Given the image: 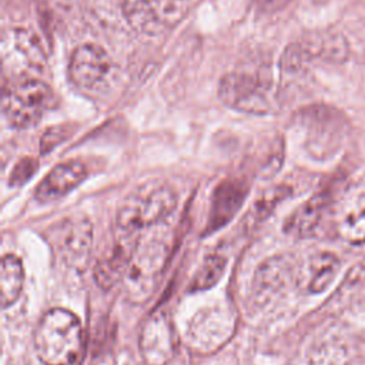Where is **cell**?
Segmentation results:
<instances>
[{"mask_svg": "<svg viewBox=\"0 0 365 365\" xmlns=\"http://www.w3.org/2000/svg\"><path fill=\"white\" fill-rule=\"evenodd\" d=\"M336 232L352 245L365 242V190L355 188L342 198L336 211Z\"/></svg>", "mask_w": 365, "mask_h": 365, "instance_id": "obj_13", "label": "cell"}, {"mask_svg": "<svg viewBox=\"0 0 365 365\" xmlns=\"http://www.w3.org/2000/svg\"><path fill=\"white\" fill-rule=\"evenodd\" d=\"M291 0H261V4L268 10H277L282 6H285Z\"/></svg>", "mask_w": 365, "mask_h": 365, "instance_id": "obj_22", "label": "cell"}, {"mask_svg": "<svg viewBox=\"0 0 365 365\" xmlns=\"http://www.w3.org/2000/svg\"><path fill=\"white\" fill-rule=\"evenodd\" d=\"M67 138V133L64 128L61 127H56V128H50L47 133H44L43 138H41V153H48L50 150H53L57 144H60L63 140Z\"/></svg>", "mask_w": 365, "mask_h": 365, "instance_id": "obj_21", "label": "cell"}, {"mask_svg": "<svg viewBox=\"0 0 365 365\" xmlns=\"http://www.w3.org/2000/svg\"><path fill=\"white\" fill-rule=\"evenodd\" d=\"M284 262L279 258L269 259L257 272L255 277V291L262 295L265 292H271L282 284L281 274L284 272Z\"/></svg>", "mask_w": 365, "mask_h": 365, "instance_id": "obj_19", "label": "cell"}, {"mask_svg": "<svg viewBox=\"0 0 365 365\" xmlns=\"http://www.w3.org/2000/svg\"><path fill=\"white\" fill-rule=\"evenodd\" d=\"M36 171H37V161L34 158H31V157L20 158L14 164L13 171L10 173L9 184L11 187H20L21 184L27 182Z\"/></svg>", "mask_w": 365, "mask_h": 365, "instance_id": "obj_20", "label": "cell"}, {"mask_svg": "<svg viewBox=\"0 0 365 365\" xmlns=\"http://www.w3.org/2000/svg\"><path fill=\"white\" fill-rule=\"evenodd\" d=\"M53 101V91L44 81L29 78L17 83L6 93L3 113L10 125L29 128L41 120Z\"/></svg>", "mask_w": 365, "mask_h": 365, "instance_id": "obj_4", "label": "cell"}, {"mask_svg": "<svg viewBox=\"0 0 365 365\" xmlns=\"http://www.w3.org/2000/svg\"><path fill=\"white\" fill-rule=\"evenodd\" d=\"M327 197L324 194H315L304 204H301L285 221L284 231L292 237H307L309 235L324 214L327 208Z\"/></svg>", "mask_w": 365, "mask_h": 365, "instance_id": "obj_15", "label": "cell"}, {"mask_svg": "<svg viewBox=\"0 0 365 365\" xmlns=\"http://www.w3.org/2000/svg\"><path fill=\"white\" fill-rule=\"evenodd\" d=\"M339 267H341V261L335 254L332 252L317 254L309 261L307 289L311 294H319L325 291L336 277Z\"/></svg>", "mask_w": 365, "mask_h": 365, "instance_id": "obj_17", "label": "cell"}, {"mask_svg": "<svg viewBox=\"0 0 365 365\" xmlns=\"http://www.w3.org/2000/svg\"><path fill=\"white\" fill-rule=\"evenodd\" d=\"M177 195L173 187L161 181H150L131 191L120 204L115 225L124 231L141 230L164 221L175 208Z\"/></svg>", "mask_w": 365, "mask_h": 365, "instance_id": "obj_2", "label": "cell"}, {"mask_svg": "<svg viewBox=\"0 0 365 365\" xmlns=\"http://www.w3.org/2000/svg\"><path fill=\"white\" fill-rule=\"evenodd\" d=\"M175 0H123L124 17L141 34H158L171 24Z\"/></svg>", "mask_w": 365, "mask_h": 365, "instance_id": "obj_9", "label": "cell"}, {"mask_svg": "<svg viewBox=\"0 0 365 365\" xmlns=\"http://www.w3.org/2000/svg\"><path fill=\"white\" fill-rule=\"evenodd\" d=\"M225 267H227V258L224 255H220V254L207 255L191 279L190 291H204L214 287L222 277Z\"/></svg>", "mask_w": 365, "mask_h": 365, "instance_id": "obj_18", "label": "cell"}, {"mask_svg": "<svg viewBox=\"0 0 365 365\" xmlns=\"http://www.w3.org/2000/svg\"><path fill=\"white\" fill-rule=\"evenodd\" d=\"M268 83L248 73H228L220 81L218 94L221 101L235 110L262 114L269 110Z\"/></svg>", "mask_w": 365, "mask_h": 365, "instance_id": "obj_6", "label": "cell"}, {"mask_svg": "<svg viewBox=\"0 0 365 365\" xmlns=\"http://www.w3.org/2000/svg\"><path fill=\"white\" fill-rule=\"evenodd\" d=\"M173 327L164 312H154L140 334V351L147 365H165L174 354Z\"/></svg>", "mask_w": 365, "mask_h": 365, "instance_id": "obj_8", "label": "cell"}, {"mask_svg": "<svg viewBox=\"0 0 365 365\" xmlns=\"http://www.w3.org/2000/svg\"><path fill=\"white\" fill-rule=\"evenodd\" d=\"M86 177L87 170L81 161L70 160L60 163L38 182L34 195L41 202L60 200L83 182Z\"/></svg>", "mask_w": 365, "mask_h": 365, "instance_id": "obj_12", "label": "cell"}, {"mask_svg": "<svg viewBox=\"0 0 365 365\" xmlns=\"http://www.w3.org/2000/svg\"><path fill=\"white\" fill-rule=\"evenodd\" d=\"M24 282V271L21 261L11 254L1 258L0 265V301L1 307L7 308L19 298Z\"/></svg>", "mask_w": 365, "mask_h": 365, "instance_id": "obj_16", "label": "cell"}, {"mask_svg": "<svg viewBox=\"0 0 365 365\" xmlns=\"http://www.w3.org/2000/svg\"><path fill=\"white\" fill-rule=\"evenodd\" d=\"M349 56V46L341 34L315 36L304 43L294 44L287 54V61L292 68H298L304 61L322 60L329 63H344Z\"/></svg>", "mask_w": 365, "mask_h": 365, "instance_id": "obj_10", "label": "cell"}, {"mask_svg": "<svg viewBox=\"0 0 365 365\" xmlns=\"http://www.w3.org/2000/svg\"><path fill=\"white\" fill-rule=\"evenodd\" d=\"M168 255L170 245L164 238H140L123 278L124 292L128 301L143 304L153 295Z\"/></svg>", "mask_w": 365, "mask_h": 365, "instance_id": "obj_3", "label": "cell"}, {"mask_svg": "<svg viewBox=\"0 0 365 365\" xmlns=\"http://www.w3.org/2000/svg\"><path fill=\"white\" fill-rule=\"evenodd\" d=\"M83 345L81 324L68 309L47 311L34 332V348L44 365H71Z\"/></svg>", "mask_w": 365, "mask_h": 365, "instance_id": "obj_1", "label": "cell"}, {"mask_svg": "<svg viewBox=\"0 0 365 365\" xmlns=\"http://www.w3.org/2000/svg\"><path fill=\"white\" fill-rule=\"evenodd\" d=\"M140 232L117 228V234L108 248L98 258L94 268L96 282L101 288H110L123 281L133 252L140 241Z\"/></svg>", "mask_w": 365, "mask_h": 365, "instance_id": "obj_7", "label": "cell"}, {"mask_svg": "<svg viewBox=\"0 0 365 365\" xmlns=\"http://www.w3.org/2000/svg\"><path fill=\"white\" fill-rule=\"evenodd\" d=\"M247 190V185L241 181H224L215 188L211 201L207 232L221 228L235 215L242 205Z\"/></svg>", "mask_w": 365, "mask_h": 365, "instance_id": "obj_14", "label": "cell"}, {"mask_svg": "<svg viewBox=\"0 0 365 365\" xmlns=\"http://www.w3.org/2000/svg\"><path fill=\"white\" fill-rule=\"evenodd\" d=\"M110 66V57L100 46L83 44L70 57L68 76L76 86L91 88L107 76Z\"/></svg>", "mask_w": 365, "mask_h": 365, "instance_id": "obj_11", "label": "cell"}, {"mask_svg": "<svg viewBox=\"0 0 365 365\" xmlns=\"http://www.w3.org/2000/svg\"><path fill=\"white\" fill-rule=\"evenodd\" d=\"M57 257L70 268L83 271L90 259L93 244L91 222L81 214L61 220L50 232Z\"/></svg>", "mask_w": 365, "mask_h": 365, "instance_id": "obj_5", "label": "cell"}]
</instances>
